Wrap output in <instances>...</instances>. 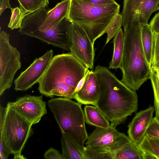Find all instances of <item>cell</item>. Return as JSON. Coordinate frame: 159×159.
Masks as SVG:
<instances>
[{"label": "cell", "mask_w": 159, "mask_h": 159, "mask_svg": "<svg viewBox=\"0 0 159 159\" xmlns=\"http://www.w3.org/2000/svg\"><path fill=\"white\" fill-rule=\"evenodd\" d=\"M93 71L101 90L100 97L95 106L111 125L116 127L137 111V93L105 66L98 65Z\"/></svg>", "instance_id": "cell-1"}, {"label": "cell", "mask_w": 159, "mask_h": 159, "mask_svg": "<svg viewBox=\"0 0 159 159\" xmlns=\"http://www.w3.org/2000/svg\"><path fill=\"white\" fill-rule=\"evenodd\" d=\"M89 70L70 52L56 55L39 80L38 90L47 97L73 99L78 83Z\"/></svg>", "instance_id": "cell-2"}, {"label": "cell", "mask_w": 159, "mask_h": 159, "mask_svg": "<svg viewBox=\"0 0 159 159\" xmlns=\"http://www.w3.org/2000/svg\"><path fill=\"white\" fill-rule=\"evenodd\" d=\"M141 25L133 23L124 30V48L120 69L121 81L132 90H138L150 79L151 67L146 59L141 39Z\"/></svg>", "instance_id": "cell-3"}, {"label": "cell", "mask_w": 159, "mask_h": 159, "mask_svg": "<svg viewBox=\"0 0 159 159\" xmlns=\"http://www.w3.org/2000/svg\"><path fill=\"white\" fill-rule=\"evenodd\" d=\"M120 5L117 2L96 5L79 0H70L67 19L81 27L94 44L105 33L111 21L119 13Z\"/></svg>", "instance_id": "cell-4"}, {"label": "cell", "mask_w": 159, "mask_h": 159, "mask_svg": "<svg viewBox=\"0 0 159 159\" xmlns=\"http://www.w3.org/2000/svg\"><path fill=\"white\" fill-rule=\"evenodd\" d=\"M48 9L42 8L27 13L22 21L19 32L38 39L53 46L70 52V31L71 22L66 18L56 26L50 25L44 21Z\"/></svg>", "instance_id": "cell-5"}, {"label": "cell", "mask_w": 159, "mask_h": 159, "mask_svg": "<svg viewBox=\"0 0 159 159\" xmlns=\"http://www.w3.org/2000/svg\"><path fill=\"white\" fill-rule=\"evenodd\" d=\"M81 105L63 97L52 98L48 102L61 132L69 135L80 146L84 148L88 135Z\"/></svg>", "instance_id": "cell-6"}, {"label": "cell", "mask_w": 159, "mask_h": 159, "mask_svg": "<svg viewBox=\"0 0 159 159\" xmlns=\"http://www.w3.org/2000/svg\"><path fill=\"white\" fill-rule=\"evenodd\" d=\"M32 125L16 111L7 105L2 122L0 124V136L14 155V159L26 158L22 154L28 138L33 134Z\"/></svg>", "instance_id": "cell-7"}, {"label": "cell", "mask_w": 159, "mask_h": 159, "mask_svg": "<svg viewBox=\"0 0 159 159\" xmlns=\"http://www.w3.org/2000/svg\"><path fill=\"white\" fill-rule=\"evenodd\" d=\"M9 34H0V95L12 85L14 75L20 68V53L9 43Z\"/></svg>", "instance_id": "cell-8"}, {"label": "cell", "mask_w": 159, "mask_h": 159, "mask_svg": "<svg viewBox=\"0 0 159 159\" xmlns=\"http://www.w3.org/2000/svg\"><path fill=\"white\" fill-rule=\"evenodd\" d=\"M121 15L122 26L126 30L133 23L148 24L152 14L159 10V0H124Z\"/></svg>", "instance_id": "cell-9"}, {"label": "cell", "mask_w": 159, "mask_h": 159, "mask_svg": "<svg viewBox=\"0 0 159 159\" xmlns=\"http://www.w3.org/2000/svg\"><path fill=\"white\" fill-rule=\"evenodd\" d=\"M70 53L86 68H93L94 44L85 31L80 26L71 23L70 31Z\"/></svg>", "instance_id": "cell-10"}, {"label": "cell", "mask_w": 159, "mask_h": 159, "mask_svg": "<svg viewBox=\"0 0 159 159\" xmlns=\"http://www.w3.org/2000/svg\"><path fill=\"white\" fill-rule=\"evenodd\" d=\"M53 54V51L51 49L36 58L14 80V89L17 91H26L38 83L49 65Z\"/></svg>", "instance_id": "cell-11"}, {"label": "cell", "mask_w": 159, "mask_h": 159, "mask_svg": "<svg viewBox=\"0 0 159 159\" xmlns=\"http://www.w3.org/2000/svg\"><path fill=\"white\" fill-rule=\"evenodd\" d=\"M24 117L32 125L39 123L47 113L46 103L42 96L27 95L7 104Z\"/></svg>", "instance_id": "cell-12"}, {"label": "cell", "mask_w": 159, "mask_h": 159, "mask_svg": "<svg viewBox=\"0 0 159 159\" xmlns=\"http://www.w3.org/2000/svg\"><path fill=\"white\" fill-rule=\"evenodd\" d=\"M154 106L136 113L128 125L127 133L130 139L139 145L146 135L147 130L153 118Z\"/></svg>", "instance_id": "cell-13"}, {"label": "cell", "mask_w": 159, "mask_h": 159, "mask_svg": "<svg viewBox=\"0 0 159 159\" xmlns=\"http://www.w3.org/2000/svg\"><path fill=\"white\" fill-rule=\"evenodd\" d=\"M125 134L118 131L111 124L107 128L96 127L88 135L86 146L110 149Z\"/></svg>", "instance_id": "cell-14"}, {"label": "cell", "mask_w": 159, "mask_h": 159, "mask_svg": "<svg viewBox=\"0 0 159 159\" xmlns=\"http://www.w3.org/2000/svg\"><path fill=\"white\" fill-rule=\"evenodd\" d=\"M101 93L100 84L93 70H89L81 89L74 95L73 99L81 104L95 106Z\"/></svg>", "instance_id": "cell-15"}, {"label": "cell", "mask_w": 159, "mask_h": 159, "mask_svg": "<svg viewBox=\"0 0 159 159\" xmlns=\"http://www.w3.org/2000/svg\"><path fill=\"white\" fill-rule=\"evenodd\" d=\"M109 149L113 159H143V152L126 134Z\"/></svg>", "instance_id": "cell-16"}, {"label": "cell", "mask_w": 159, "mask_h": 159, "mask_svg": "<svg viewBox=\"0 0 159 159\" xmlns=\"http://www.w3.org/2000/svg\"><path fill=\"white\" fill-rule=\"evenodd\" d=\"M70 0H63L58 3L53 8L48 9L45 14L44 21L47 24L56 26L67 18Z\"/></svg>", "instance_id": "cell-17"}, {"label": "cell", "mask_w": 159, "mask_h": 159, "mask_svg": "<svg viewBox=\"0 0 159 159\" xmlns=\"http://www.w3.org/2000/svg\"><path fill=\"white\" fill-rule=\"evenodd\" d=\"M61 143L64 159H84V148L68 134L61 132Z\"/></svg>", "instance_id": "cell-18"}, {"label": "cell", "mask_w": 159, "mask_h": 159, "mask_svg": "<svg viewBox=\"0 0 159 159\" xmlns=\"http://www.w3.org/2000/svg\"><path fill=\"white\" fill-rule=\"evenodd\" d=\"M85 122L96 127L107 128L110 125L109 121L95 106L87 105L84 108Z\"/></svg>", "instance_id": "cell-19"}, {"label": "cell", "mask_w": 159, "mask_h": 159, "mask_svg": "<svg viewBox=\"0 0 159 159\" xmlns=\"http://www.w3.org/2000/svg\"><path fill=\"white\" fill-rule=\"evenodd\" d=\"M141 39L146 59L151 68L153 57V33L148 24L141 25Z\"/></svg>", "instance_id": "cell-20"}, {"label": "cell", "mask_w": 159, "mask_h": 159, "mask_svg": "<svg viewBox=\"0 0 159 159\" xmlns=\"http://www.w3.org/2000/svg\"><path fill=\"white\" fill-rule=\"evenodd\" d=\"M113 43V52L108 68L117 69L120 68L124 48V34L121 28L114 36Z\"/></svg>", "instance_id": "cell-21"}, {"label": "cell", "mask_w": 159, "mask_h": 159, "mask_svg": "<svg viewBox=\"0 0 159 159\" xmlns=\"http://www.w3.org/2000/svg\"><path fill=\"white\" fill-rule=\"evenodd\" d=\"M138 145L143 152L159 159V139L146 134Z\"/></svg>", "instance_id": "cell-22"}, {"label": "cell", "mask_w": 159, "mask_h": 159, "mask_svg": "<svg viewBox=\"0 0 159 159\" xmlns=\"http://www.w3.org/2000/svg\"><path fill=\"white\" fill-rule=\"evenodd\" d=\"M84 159H113L112 153L108 148L90 147L84 148Z\"/></svg>", "instance_id": "cell-23"}, {"label": "cell", "mask_w": 159, "mask_h": 159, "mask_svg": "<svg viewBox=\"0 0 159 159\" xmlns=\"http://www.w3.org/2000/svg\"><path fill=\"white\" fill-rule=\"evenodd\" d=\"M150 79L154 94L155 117L159 122V71L157 70L151 69Z\"/></svg>", "instance_id": "cell-24"}, {"label": "cell", "mask_w": 159, "mask_h": 159, "mask_svg": "<svg viewBox=\"0 0 159 159\" xmlns=\"http://www.w3.org/2000/svg\"><path fill=\"white\" fill-rule=\"evenodd\" d=\"M20 8L26 14L34 12L42 8H46L50 0H17Z\"/></svg>", "instance_id": "cell-25"}, {"label": "cell", "mask_w": 159, "mask_h": 159, "mask_svg": "<svg viewBox=\"0 0 159 159\" xmlns=\"http://www.w3.org/2000/svg\"><path fill=\"white\" fill-rule=\"evenodd\" d=\"M11 12L10 20L8 25V27L12 30L20 28L26 13L18 7L12 8Z\"/></svg>", "instance_id": "cell-26"}, {"label": "cell", "mask_w": 159, "mask_h": 159, "mask_svg": "<svg viewBox=\"0 0 159 159\" xmlns=\"http://www.w3.org/2000/svg\"><path fill=\"white\" fill-rule=\"evenodd\" d=\"M122 22L121 15L118 14L113 18L105 31V33L107 35L105 44L115 36L122 26Z\"/></svg>", "instance_id": "cell-27"}, {"label": "cell", "mask_w": 159, "mask_h": 159, "mask_svg": "<svg viewBox=\"0 0 159 159\" xmlns=\"http://www.w3.org/2000/svg\"><path fill=\"white\" fill-rule=\"evenodd\" d=\"M159 61V33H153V57L151 68L154 66Z\"/></svg>", "instance_id": "cell-28"}, {"label": "cell", "mask_w": 159, "mask_h": 159, "mask_svg": "<svg viewBox=\"0 0 159 159\" xmlns=\"http://www.w3.org/2000/svg\"><path fill=\"white\" fill-rule=\"evenodd\" d=\"M146 134L159 139V122L155 117L152 120Z\"/></svg>", "instance_id": "cell-29"}, {"label": "cell", "mask_w": 159, "mask_h": 159, "mask_svg": "<svg viewBox=\"0 0 159 159\" xmlns=\"http://www.w3.org/2000/svg\"><path fill=\"white\" fill-rule=\"evenodd\" d=\"M12 152L6 144L2 136H0V157L1 159H7Z\"/></svg>", "instance_id": "cell-30"}, {"label": "cell", "mask_w": 159, "mask_h": 159, "mask_svg": "<svg viewBox=\"0 0 159 159\" xmlns=\"http://www.w3.org/2000/svg\"><path fill=\"white\" fill-rule=\"evenodd\" d=\"M43 156L46 159H64L62 154L58 150L52 147L45 152Z\"/></svg>", "instance_id": "cell-31"}, {"label": "cell", "mask_w": 159, "mask_h": 159, "mask_svg": "<svg viewBox=\"0 0 159 159\" xmlns=\"http://www.w3.org/2000/svg\"><path fill=\"white\" fill-rule=\"evenodd\" d=\"M87 3L96 5H105L115 3L116 2L115 0H79Z\"/></svg>", "instance_id": "cell-32"}, {"label": "cell", "mask_w": 159, "mask_h": 159, "mask_svg": "<svg viewBox=\"0 0 159 159\" xmlns=\"http://www.w3.org/2000/svg\"><path fill=\"white\" fill-rule=\"evenodd\" d=\"M149 25L153 33H159V11L152 18Z\"/></svg>", "instance_id": "cell-33"}, {"label": "cell", "mask_w": 159, "mask_h": 159, "mask_svg": "<svg viewBox=\"0 0 159 159\" xmlns=\"http://www.w3.org/2000/svg\"><path fill=\"white\" fill-rule=\"evenodd\" d=\"M10 0H0V16L4 11L7 8H10L11 10L12 8L10 4Z\"/></svg>", "instance_id": "cell-34"}, {"label": "cell", "mask_w": 159, "mask_h": 159, "mask_svg": "<svg viewBox=\"0 0 159 159\" xmlns=\"http://www.w3.org/2000/svg\"><path fill=\"white\" fill-rule=\"evenodd\" d=\"M80 80L78 83L75 90L74 94L76 92L79 91L82 88L85 80L87 73Z\"/></svg>", "instance_id": "cell-35"}, {"label": "cell", "mask_w": 159, "mask_h": 159, "mask_svg": "<svg viewBox=\"0 0 159 159\" xmlns=\"http://www.w3.org/2000/svg\"><path fill=\"white\" fill-rule=\"evenodd\" d=\"M151 69H154L158 70H159V61Z\"/></svg>", "instance_id": "cell-36"}, {"label": "cell", "mask_w": 159, "mask_h": 159, "mask_svg": "<svg viewBox=\"0 0 159 159\" xmlns=\"http://www.w3.org/2000/svg\"><path fill=\"white\" fill-rule=\"evenodd\" d=\"M159 71V70H158Z\"/></svg>", "instance_id": "cell-37"}, {"label": "cell", "mask_w": 159, "mask_h": 159, "mask_svg": "<svg viewBox=\"0 0 159 159\" xmlns=\"http://www.w3.org/2000/svg\"></svg>", "instance_id": "cell-38"}]
</instances>
